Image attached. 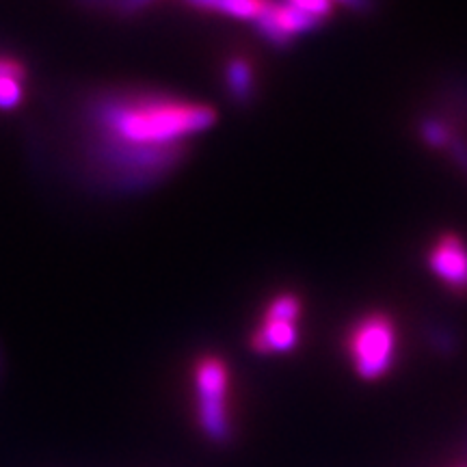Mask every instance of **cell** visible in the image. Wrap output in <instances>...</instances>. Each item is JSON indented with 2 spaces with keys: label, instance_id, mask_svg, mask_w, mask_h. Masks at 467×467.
<instances>
[{
  "label": "cell",
  "instance_id": "cell-1",
  "mask_svg": "<svg viewBox=\"0 0 467 467\" xmlns=\"http://www.w3.org/2000/svg\"><path fill=\"white\" fill-rule=\"evenodd\" d=\"M217 121L206 104L161 91H104L85 107L87 159L110 189L156 184L186 154L189 141Z\"/></svg>",
  "mask_w": 467,
  "mask_h": 467
},
{
  "label": "cell",
  "instance_id": "cell-2",
  "mask_svg": "<svg viewBox=\"0 0 467 467\" xmlns=\"http://www.w3.org/2000/svg\"><path fill=\"white\" fill-rule=\"evenodd\" d=\"M347 358L355 375L364 381H379L392 370L399 358V329L392 317L370 312L347 334Z\"/></svg>",
  "mask_w": 467,
  "mask_h": 467
},
{
  "label": "cell",
  "instance_id": "cell-3",
  "mask_svg": "<svg viewBox=\"0 0 467 467\" xmlns=\"http://www.w3.org/2000/svg\"><path fill=\"white\" fill-rule=\"evenodd\" d=\"M197 420L208 440L223 443L232 435L230 368L217 355H203L192 368Z\"/></svg>",
  "mask_w": 467,
  "mask_h": 467
},
{
  "label": "cell",
  "instance_id": "cell-4",
  "mask_svg": "<svg viewBox=\"0 0 467 467\" xmlns=\"http://www.w3.org/2000/svg\"><path fill=\"white\" fill-rule=\"evenodd\" d=\"M301 301L292 292L273 296L260 325L251 334V348L258 353H285L299 344Z\"/></svg>",
  "mask_w": 467,
  "mask_h": 467
},
{
  "label": "cell",
  "instance_id": "cell-5",
  "mask_svg": "<svg viewBox=\"0 0 467 467\" xmlns=\"http://www.w3.org/2000/svg\"><path fill=\"white\" fill-rule=\"evenodd\" d=\"M431 273L454 292H467V243L448 232L435 238L429 255Z\"/></svg>",
  "mask_w": 467,
  "mask_h": 467
},
{
  "label": "cell",
  "instance_id": "cell-6",
  "mask_svg": "<svg viewBox=\"0 0 467 467\" xmlns=\"http://www.w3.org/2000/svg\"><path fill=\"white\" fill-rule=\"evenodd\" d=\"M317 25L318 20L301 14L299 9L290 7L285 3H271V7L255 20V28H258L260 35H265L268 42L275 46H285L296 35L312 31Z\"/></svg>",
  "mask_w": 467,
  "mask_h": 467
},
{
  "label": "cell",
  "instance_id": "cell-7",
  "mask_svg": "<svg viewBox=\"0 0 467 467\" xmlns=\"http://www.w3.org/2000/svg\"><path fill=\"white\" fill-rule=\"evenodd\" d=\"M192 7L219 11V14L241 17V20H258L271 7L273 0H186Z\"/></svg>",
  "mask_w": 467,
  "mask_h": 467
},
{
  "label": "cell",
  "instance_id": "cell-8",
  "mask_svg": "<svg viewBox=\"0 0 467 467\" xmlns=\"http://www.w3.org/2000/svg\"><path fill=\"white\" fill-rule=\"evenodd\" d=\"M227 83H230V89L238 100H247L251 91V67L243 58H236V61L230 63V67H227Z\"/></svg>",
  "mask_w": 467,
  "mask_h": 467
},
{
  "label": "cell",
  "instance_id": "cell-9",
  "mask_svg": "<svg viewBox=\"0 0 467 467\" xmlns=\"http://www.w3.org/2000/svg\"><path fill=\"white\" fill-rule=\"evenodd\" d=\"M22 76L25 74H11L0 78V109L16 107L22 98Z\"/></svg>",
  "mask_w": 467,
  "mask_h": 467
},
{
  "label": "cell",
  "instance_id": "cell-10",
  "mask_svg": "<svg viewBox=\"0 0 467 467\" xmlns=\"http://www.w3.org/2000/svg\"><path fill=\"white\" fill-rule=\"evenodd\" d=\"M284 3L318 22L331 14V0H284Z\"/></svg>",
  "mask_w": 467,
  "mask_h": 467
},
{
  "label": "cell",
  "instance_id": "cell-11",
  "mask_svg": "<svg viewBox=\"0 0 467 467\" xmlns=\"http://www.w3.org/2000/svg\"><path fill=\"white\" fill-rule=\"evenodd\" d=\"M11 74H25V69H22L20 63L14 61V58L0 57V78H3V76H11Z\"/></svg>",
  "mask_w": 467,
  "mask_h": 467
},
{
  "label": "cell",
  "instance_id": "cell-12",
  "mask_svg": "<svg viewBox=\"0 0 467 467\" xmlns=\"http://www.w3.org/2000/svg\"><path fill=\"white\" fill-rule=\"evenodd\" d=\"M331 3H342V5H347V7H350V9L364 11V9H368V5H370V0H331Z\"/></svg>",
  "mask_w": 467,
  "mask_h": 467
}]
</instances>
